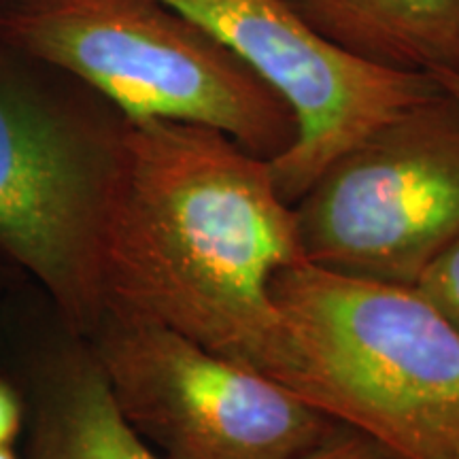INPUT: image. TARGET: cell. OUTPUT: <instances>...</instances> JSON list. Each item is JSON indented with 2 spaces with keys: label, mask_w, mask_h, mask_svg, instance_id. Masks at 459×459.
Masks as SVG:
<instances>
[{
  "label": "cell",
  "mask_w": 459,
  "mask_h": 459,
  "mask_svg": "<svg viewBox=\"0 0 459 459\" xmlns=\"http://www.w3.org/2000/svg\"><path fill=\"white\" fill-rule=\"evenodd\" d=\"M26 428V404L9 377L0 375V446H15Z\"/></svg>",
  "instance_id": "obj_12"
},
{
  "label": "cell",
  "mask_w": 459,
  "mask_h": 459,
  "mask_svg": "<svg viewBox=\"0 0 459 459\" xmlns=\"http://www.w3.org/2000/svg\"><path fill=\"white\" fill-rule=\"evenodd\" d=\"M300 262L294 204L268 160L204 126L122 119L100 237L105 311L156 321L308 400L273 296L274 277Z\"/></svg>",
  "instance_id": "obj_1"
},
{
  "label": "cell",
  "mask_w": 459,
  "mask_h": 459,
  "mask_svg": "<svg viewBox=\"0 0 459 459\" xmlns=\"http://www.w3.org/2000/svg\"><path fill=\"white\" fill-rule=\"evenodd\" d=\"M349 54L395 71L459 73V0H287Z\"/></svg>",
  "instance_id": "obj_9"
},
{
  "label": "cell",
  "mask_w": 459,
  "mask_h": 459,
  "mask_svg": "<svg viewBox=\"0 0 459 459\" xmlns=\"http://www.w3.org/2000/svg\"><path fill=\"white\" fill-rule=\"evenodd\" d=\"M0 459H20L15 446H0Z\"/></svg>",
  "instance_id": "obj_15"
},
{
  "label": "cell",
  "mask_w": 459,
  "mask_h": 459,
  "mask_svg": "<svg viewBox=\"0 0 459 459\" xmlns=\"http://www.w3.org/2000/svg\"><path fill=\"white\" fill-rule=\"evenodd\" d=\"M415 290L459 330V234L419 277Z\"/></svg>",
  "instance_id": "obj_10"
},
{
  "label": "cell",
  "mask_w": 459,
  "mask_h": 459,
  "mask_svg": "<svg viewBox=\"0 0 459 459\" xmlns=\"http://www.w3.org/2000/svg\"><path fill=\"white\" fill-rule=\"evenodd\" d=\"M304 260L378 283H415L459 234V102L440 88L334 162L294 203Z\"/></svg>",
  "instance_id": "obj_5"
},
{
  "label": "cell",
  "mask_w": 459,
  "mask_h": 459,
  "mask_svg": "<svg viewBox=\"0 0 459 459\" xmlns=\"http://www.w3.org/2000/svg\"><path fill=\"white\" fill-rule=\"evenodd\" d=\"M273 296L307 398L404 459H459V330L415 287L294 264Z\"/></svg>",
  "instance_id": "obj_2"
},
{
  "label": "cell",
  "mask_w": 459,
  "mask_h": 459,
  "mask_svg": "<svg viewBox=\"0 0 459 459\" xmlns=\"http://www.w3.org/2000/svg\"><path fill=\"white\" fill-rule=\"evenodd\" d=\"M0 375L26 404L22 459H162L119 409L90 338L28 281L0 296Z\"/></svg>",
  "instance_id": "obj_8"
},
{
  "label": "cell",
  "mask_w": 459,
  "mask_h": 459,
  "mask_svg": "<svg viewBox=\"0 0 459 459\" xmlns=\"http://www.w3.org/2000/svg\"><path fill=\"white\" fill-rule=\"evenodd\" d=\"M0 32L99 91L124 122L204 126L264 160L296 136L285 102L215 34L160 0H7Z\"/></svg>",
  "instance_id": "obj_3"
},
{
  "label": "cell",
  "mask_w": 459,
  "mask_h": 459,
  "mask_svg": "<svg viewBox=\"0 0 459 459\" xmlns=\"http://www.w3.org/2000/svg\"><path fill=\"white\" fill-rule=\"evenodd\" d=\"M3 3H7V0H0V4H3Z\"/></svg>",
  "instance_id": "obj_16"
},
{
  "label": "cell",
  "mask_w": 459,
  "mask_h": 459,
  "mask_svg": "<svg viewBox=\"0 0 459 459\" xmlns=\"http://www.w3.org/2000/svg\"><path fill=\"white\" fill-rule=\"evenodd\" d=\"M20 281L24 279L17 277V274L11 271V268L4 266V264H0V296H3L7 290H11L13 285L20 283Z\"/></svg>",
  "instance_id": "obj_14"
},
{
  "label": "cell",
  "mask_w": 459,
  "mask_h": 459,
  "mask_svg": "<svg viewBox=\"0 0 459 459\" xmlns=\"http://www.w3.org/2000/svg\"><path fill=\"white\" fill-rule=\"evenodd\" d=\"M122 122L105 124L0 57V264L90 336L102 315L100 237Z\"/></svg>",
  "instance_id": "obj_4"
},
{
  "label": "cell",
  "mask_w": 459,
  "mask_h": 459,
  "mask_svg": "<svg viewBox=\"0 0 459 459\" xmlns=\"http://www.w3.org/2000/svg\"><path fill=\"white\" fill-rule=\"evenodd\" d=\"M160 3L215 34L294 115V141L268 160L274 186L290 204L341 153L440 91L429 73L378 66L338 48L287 0Z\"/></svg>",
  "instance_id": "obj_7"
},
{
  "label": "cell",
  "mask_w": 459,
  "mask_h": 459,
  "mask_svg": "<svg viewBox=\"0 0 459 459\" xmlns=\"http://www.w3.org/2000/svg\"><path fill=\"white\" fill-rule=\"evenodd\" d=\"M88 338L119 409L162 459H294L341 426L156 321L108 308Z\"/></svg>",
  "instance_id": "obj_6"
},
{
  "label": "cell",
  "mask_w": 459,
  "mask_h": 459,
  "mask_svg": "<svg viewBox=\"0 0 459 459\" xmlns=\"http://www.w3.org/2000/svg\"><path fill=\"white\" fill-rule=\"evenodd\" d=\"M294 459H404L375 436L341 423L321 443Z\"/></svg>",
  "instance_id": "obj_11"
},
{
  "label": "cell",
  "mask_w": 459,
  "mask_h": 459,
  "mask_svg": "<svg viewBox=\"0 0 459 459\" xmlns=\"http://www.w3.org/2000/svg\"><path fill=\"white\" fill-rule=\"evenodd\" d=\"M436 79V83L443 88L446 94H451L453 99L459 102V73H451V71H434L429 73Z\"/></svg>",
  "instance_id": "obj_13"
}]
</instances>
